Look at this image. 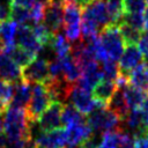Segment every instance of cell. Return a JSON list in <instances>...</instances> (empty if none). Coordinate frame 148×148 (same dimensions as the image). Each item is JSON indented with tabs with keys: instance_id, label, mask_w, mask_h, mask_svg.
<instances>
[{
	"instance_id": "cell-1",
	"label": "cell",
	"mask_w": 148,
	"mask_h": 148,
	"mask_svg": "<svg viewBox=\"0 0 148 148\" xmlns=\"http://www.w3.org/2000/svg\"><path fill=\"white\" fill-rule=\"evenodd\" d=\"M3 116L2 131L8 141L27 140L32 142L31 125L34 121H30L28 119L25 109L9 105Z\"/></svg>"
},
{
	"instance_id": "cell-2",
	"label": "cell",
	"mask_w": 148,
	"mask_h": 148,
	"mask_svg": "<svg viewBox=\"0 0 148 148\" xmlns=\"http://www.w3.org/2000/svg\"><path fill=\"white\" fill-rule=\"evenodd\" d=\"M62 5V28L66 38L69 42H76L81 38V16L82 7L76 3L75 0L60 2Z\"/></svg>"
},
{
	"instance_id": "cell-3",
	"label": "cell",
	"mask_w": 148,
	"mask_h": 148,
	"mask_svg": "<svg viewBox=\"0 0 148 148\" xmlns=\"http://www.w3.org/2000/svg\"><path fill=\"white\" fill-rule=\"evenodd\" d=\"M53 97L45 83H32L31 96L28 105L25 106V113L30 121H36L39 114L52 103Z\"/></svg>"
},
{
	"instance_id": "cell-4",
	"label": "cell",
	"mask_w": 148,
	"mask_h": 148,
	"mask_svg": "<svg viewBox=\"0 0 148 148\" xmlns=\"http://www.w3.org/2000/svg\"><path fill=\"white\" fill-rule=\"evenodd\" d=\"M86 121L94 132L99 133L118 130L121 127V119L108 106L92 110L88 114Z\"/></svg>"
},
{
	"instance_id": "cell-5",
	"label": "cell",
	"mask_w": 148,
	"mask_h": 148,
	"mask_svg": "<svg viewBox=\"0 0 148 148\" xmlns=\"http://www.w3.org/2000/svg\"><path fill=\"white\" fill-rule=\"evenodd\" d=\"M99 40L109 59L116 61L119 60L125 47V42L119 32L118 25L110 23L105 28H103L99 31Z\"/></svg>"
},
{
	"instance_id": "cell-6",
	"label": "cell",
	"mask_w": 148,
	"mask_h": 148,
	"mask_svg": "<svg viewBox=\"0 0 148 148\" xmlns=\"http://www.w3.org/2000/svg\"><path fill=\"white\" fill-rule=\"evenodd\" d=\"M34 148H65L67 147V138L65 128H56L52 131L38 130L32 135Z\"/></svg>"
},
{
	"instance_id": "cell-7",
	"label": "cell",
	"mask_w": 148,
	"mask_h": 148,
	"mask_svg": "<svg viewBox=\"0 0 148 148\" xmlns=\"http://www.w3.org/2000/svg\"><path fill=\"white\" fill-rule=\"evenodd\" d=\"M51 79L49 71V61L42 58H35L30 64L22 67L21 80L27 83H46Z\"/></svg>"
},
{
	"instance_id": "cell-8",
	"label": "cell",
	"mask_w": 148,
	"mask_h": 148,
	"mask_svg": "<svg viewBox=\"0 0 148 148\" xmlns=\"http://www.w3.org/2000/svg\"><path fill=\"white\" fill-rule=\"evenodd\" d=\"M69 104H72L80 113L89 114L96 106V101L89 90H86L77 84H73L68 95Z\"/></svg>"
},
{
	"instance_id": "cell-9",
	"label": "cell",
	"mask_w": 148,
	"mask_h": 148,
	"mask_svg": "<svg viewBox=\"0 0 148 148\" xmlns=\"http://www.w3.org/2000/svg\"><path fill=\"white\" fill-rule=\"evenodd\" d=\"M64 104L52 102L37 118L36 123L40 131H52L61 127V110Z\"/></svg>"
},
{
	"instance_id": "cell-10",
	"label": "cell",
	"mask_w": 148,
	"mask_h": 148,
	"mask_svg": "<svg viewBox=\"0 0 148 148\" xmlns=\"http://www.w3.org/2000/svg\"><path fill=\"white\" fill-rule=\"evenodd\" d=\"M142 53L136 44H126L119 58V71L128 75L132 69L142 62Z\"/></svg>"
},
{
	"instance_id": "cell-11",
	"label": "cell",
	"mask_w": 148,
	"mask_h": 148,
	"mask_svg": "<svg viewBox=\"0 0 148 148\" xmlns=\"http://www.w3.org/2000/svg\"><path fill=\"white\" fill-rule=\"evenodd\" d=\"M62 21H64L62 5L60 3L59 0H53L45 9L43 23L46 25V28L50 30V32L54 35V34L61 31Z\"/></svg>"
},
{
	"instance_id": "cell-12",
	"label": "cell",
	"mask_w": 148,
	"mask_h": 148,
	"mask_svg": "<svg viewBox=\"0 0 148 148\" xmlns=\"http://www.w3.org/2000/svg\"><path fill=\"white\" fill-rule=\"evenodd\" d=\"M15 44L25 50L35 52L36 54L42 49V44L36 38V36L32 31V28L29 24H17Z\"/></svg>"
},
{
	"instance_id": "cell-13",
	"label": "cell",
	"mask_w": 148,
	"mask_h": 148,
	"mask_svg": "<svg viewBox=\"0 0 148 148\" xmlns=\"http://www.w3.org/2000/svg\"><path fill=\"white\" fill-rule=\"evenodd\" d=\"M65 130H66V138H67V147L69 148L80 146L92 133V130L87 124L86 119L72 126L65 127Z\"/></svg>"
},
{
	"instance_id": "cell-14",
	"label": "cell",
	"mask_w": 148,
	"mask_h": 148,
	"mask_svg": "<svg viewBox=\"0 0 148 148\" xmlns=\"http://www.w3.org/2000/svg\"><path fill=\"white\" fill-rule=\"evenodd\" d=\"M0 77L7 82L15 83L21 80V68L0 47Z\"/></svg>"
},
{
	"instance_id": "cell-15",
	"label": "cell",
	"mask_w": 148,
	"mask_h": 148,
	"mask_svg": "<svg viewBox=\"0 0 148 148\" xmlns=\"http://www.w3.org/2000/svg\"><path fill=\"white\" fill-rule=\"evenodd\" d=\"M30 96H31V84L20 80L14 83L13 96H12L9 105L25 109V106L29 103Z\"/></svg>"
},
{
	"instance_id": "cell-16",
	"label": "cell",
	"mask_w": 148,
	"mask_h": 148,
	"mask_svg": "<svg viewBox=\"0 0 148 148\" xmlns=\"http://www.w3.org/2000/svg\"><path fill=\"white\" fill-rule=\"evenodd\" d=\"M0 47L13 59V61L20 68L27 66L28 64H30L37 57V54L35 52H31L29 50H25V49L16 45V44L13 45V46H9V47H3V46L0 45Z\"/></svg>"
},
{
	"instance_id": "cell-17",
	"label": "cell",
	"mask_w": 148,
	"mask_h": 148,
	"mask_svg": "<svg viewBox=\"0 0 148 148\" xmlns=\"http://www.w3.org/2000/svg\"><path fill=\"white\" fill-rule=\"evenodd\" d=\"M58 59L60 60L62 76L66 79V81H68L69 83L74 84L80 79L81 73H82L79 64L72 57V54H68V56H66L64 58H58Z\"/></svg>"
},
{
	"instance_id": "cell-18",
	"label": "cell",
	"mask_w": 148,
	"mask_h": 148,
	"mask_svg": "<svg viewBox=\"0 0 148 148\" xmlns=\"http://www.w3.org/2000/svg\"><path fill=\"white\" fill-rule=\"evenodd\" d=\"M116 89H117V87L112 80L102 79L91 89L92 90V97L96 101L102 102V103L108 105V103H109L110 98L112 97V95L114 94Z\"/></svg>"
},
{
	"instance_id": "cell-19",
	"label": "cell",
	"mask_w": 148,
	"mask_h": 148,
	"mask_svg": "<svg viewBox=\"0 0 148 148\" xmlns=\"http://www.w3.org/2000/svg\"><path fill=\"white\" fill-rule=\"evenodd\" d=\"M121 90L124 92V96H125V99L127 102L130 110L141 108V105H142V103L147 96V91H145L138 87H134L131 83L127 84Z\"/></svg>"
},
{
	"instance_id": "cell-20",
	"label": "cell",
	"mask_w": 148,
	"mask_h": 148,
	"mask_svg": "<svg viewBox=\"0 0 148 148\" xmlns=\"http://www.w3.org/2000/svg\"><path fill=\"white\" fill-rule=\"evenodd\" d=\"M130 83L145 91H148V64L141 62L128 74Z\"/></svg>"
},
{
	"instance_id": "cell-21",
	"label": "cell",
	"mask_w": 148,
	"mask_h": 148,
	"mask_svg": "<svg viewBox=\"0 0 148 148\" xmlns=\"http://www.w3.org/2000/svg\"><path fill=\"white\" fill-rule=\"evenodd\" d=\"M108 108L112 112H114L121 120L127 116L130 108L127 105V102L125 99V96L121 89H116L114 94L112 95V97L108 103Z\"/></svg>"
},
{
	"instance_id": "cell-22",
	"label": "cell",
	"mask_w": 148,
	"mask_h": 148,
	"mask_svg": "<svg viewBox=\"0 0 148 148\" xmlns=\"http://www.w3.org/2000/svg\"><path fill=\"white\" fill-rule=\"evenodd\" d=\"M17 23L13 20H7L1 22L0 25V45L3 47H9L15 45Z\"/></svg>"
},
{
	"instance_id": "cell-23",
	"label": "cell",
	"mask_w": 148,
	"mask_h": 148,
	"mask_svg": "<svg viewBox=\"0 0 148 148\" xmlns=\"http://www.w3.org/2000/svg\"><path fill=\"white\" fill-rule=\"evenodd\" d=\"M49 45H51V47L53 49L57 58H64L71 52V43L67 40L66 36L62 35L60 31L53 35Z\"/></svg>"
},
{
	"instance_id": "cell-24",
	"label": "cell",
	"mask_w": 148,
	"mask_h": 148,
	"mask_svg": "<svg viewBox=\"0 0 148 148\" xmlns=\"http://www.w3.org/2000/svg\"><path fill=\"white\" fill-rule=\"evenodd\" d=\"M84 120L82 113H80L72 104H64L61 110V125L65 127L72 126Z\"/></svg>"
},
{
	"instance_id": "cell-25",
	"label": "cell",
	"mask_w": 148,
	"mask_h": 148,
	"mask_svg": "<svg viewBox=\"0 0 148 148\" xmlns=\"http://www.w3.org/2000/svg\"><path fill=\"white\" fill-rule=\"evenodd\" d=\"M119 32L125 42V44H138V42L141 38V31H139L138 29L132 28L131 25H128L127 23L120 21L119 23H117Z\"/></svg>"
},
{
	"instance_id": "cell-26",
	"label": "cell",
	"mask_w": 148,
	"mask_h": 148,
	"mask_svg": "<svg viewBox=\"0 0 148 148\" xmlns=\"http://www.w3.org/2000/svg\"><path fill=\"white\" fill-rule=\"evenodd\" d=\"M14 83L7 82L0 77V112L5 113L10 104V99L13 96Z\"/></svg>"
},
{
	"instance_id": "cell-27",
	"label": "cell",
	"mask_w": 148,
	"mask_h": 148,
	"mask_svg": "<svg viewBox=\"0 0 148 148\" xmlns=\"http://www.w3.org/2000/svg\"><path fill=\"white\" fill-rule=\"evenodd\" d=\"M105 5L110 17V23L112 24L119 23L124 16V8L121 0H105Z\"/></svg>"
},
{
	"instance_id": "cell-28",
	"label": "cell",
	"mask_w": 148,
	"mask_h": 148,
	"mask_svg": "<svg viewBox=\"0 0 148 148\" xmlns=\"http://www.w3.org/2000/svg\"><path fill=\"white\" fill-rule=\"evenodd\" d=\"M10 20L16 22L17 24H27L28 22H30L29 8L10 3Z\"/></svg>"
},
{
	"instance_id": "cell-29",
	"label": "cell",
	"mask_w": 148,
	"mask_h": 148,
	"mask_svg": "<svg viewBox=\"0 0 148 148\" xmlns=\"http://www.w3.org/2000/svg\"><path fill=\"white\" fill-rule=\"evenodd\" d=\"M31 28H32V31H34L36 38H37L38 42L42 44V46L50 44V42H51V39H52V37H53V34L50 32V30L46 28V25H45L44 23H42V22L36 23V24H34Z\"/></svg>"
},
{
	"instance_id": "cell-30",
	"label": "cell",
	"mask_w": 148,
	"mask_h": 148,
	"mask_svg": "<svg viewBox=\"0 0 148 148\" xmlns=\"http://www.w3.org/2000/svg\"><path fill=\"white\" fill-rule=\"evenodd\" d=\"M101 71H102L103 79H108V80H112V81H114V79L118 76V74L120 72L119 65L117 64L116 60H112V59H108V60L103 61Z\"/></svg>"
},
{
	"instance_id": "cell-31",
	"label": "cell",
	"mask_w": 148,
	"mask_h": 148,
	"mask_svg": "<svg viewBox=\"0 0 148 148\" xmlns=\"http://www.w3.org/2000/svg\"><path fill=\"white\" fill-rule=\"evenodd\" d=\"M124 13L133 14V13H143L147 7L146 0H121Z\"/></svg>"
},
{
	"instance_id": "cell-32",
	"label": "cell",
	"mask_w": 148,
	"mask_h": 148,
	"mask_svg": "<svg viewBox=\"0 0 148 148\" xmlns=\"http://www.w3.org/2000/svg\"><path fill=\"white\" fill-rule=\"evenodd\" d=\"M123 22L127 23L134 29H138L139 31H145L143 30V15L141 13H133V14H126L124 13V16L121 18Z\"/></svg>"
},
{
	"instance_id": "cell-33",
	"label": "cell",
	"mask_w": 148,
	"mask_h": 148,
	"mask_svg": "<svg viewBox=\"0 0 148 148\" xmlns=\"http://www.w3.org/2000/svg\"><path fill=\"white\" fill-rule=\"evenodd\" d=\"M118 148H135L133 135H131L130 132H126V131L123 130L121 136H120V143H119Z\"/></svg>"
},
{
	"instance_id": "cell-34",
	"label": "cell",
	"mask_w": 148,
	"mask_h": 148,
	"mask_svg": "<svg viewBox=\"0 0 148 148\" xmlns=\"http://www.w3.org/2000/svg\"><path fill=\"white\" fill-rule=\"evenodd\" d=\"M135 148H148V131L133 135Z\"/></svg>"
},
{
	"instance_id": "cell-35",
	"label": "cell",
	"mask_w": 148,
	"mask_h": 148,
	"mask_svg": "<svg viewBox=\"0 0 148 148\" xmlns=\"http://www.w3.org/2000/svg\"><path fill=\"white\" fill-rule=\"evenodd\" d=\"M10 20V3L0 2V23Z\"/></svg>"
},
{
	"instance_id": "cell-36",
	"label": "cell",
	"mask_w": 148,
	"mask_h": 148,
	"mask_svg": "<svg viewBox=\"0 0 148 148\" xmlns=\"http://www.w3.org/2000/svg\"><path fill=\"white\" fill-rule=\"evenodd\" d=\"M138 46L146 59H148V34L146 36H141L140 40L138 42Z\"/></svg>"
},
{
	"instance_id": "cell-37",
	"label": "cell",
	"mask_w": 148,
	"mask_h": 148,
	"mask_svg": "<svg viewBox=\"0 0 148 148\" xmlns=\"http://www.w3.org/2000/svg\"><path fill=\"white\" fill-rule=\"evenodd\" d=\"M12 5H17V6H23L27 8H30L31 5L35 2V0H9Z\"/></svg>"
},
{
	"instance_id": "cell-38",
	"label": "cell",
	"mask_w": 148,
	"mask_h": 148,
	"mask_svg": "<svg viewBox=\"0 0 148 148\" xmlns=\"http://www.w3.org/2000/svg\"><path fill=\"white\" fill-rule=\"evenodd\" d=\"M140 109H141V108H140ZM141 120H142L143 127L148 130V110L141 109Z\"/></svg>"
},
{
	"instance_id": "cell-39",
	"label": "cell",
	"mask_w": 148,
	"mask_h": 148,
	"mask_svg": "<svg viewBox=\"0 0 148 148\" xmlns=\"http://www.w3.org/2000/svg\"><path fill=\"white\" fill-rule=\"evenodd\" d=\"M145 15H143V30L148 34V6L145 9Z\"/></svg>"
},
{
	"instance_id": "cell-40",
	"label": "cell",
	"mask_w": 148,
	"mask_h": 148,
	"mask_svg": "<svg viewBox=\"0 0 148 148\" xmlns=\"http://www.w3.org/2000/svg\"><path fill=\"white\" fill-rule=\"evenodd\" d=\"M75 1H76V3H77L79 6H81V7H84L86 5H88V3L92 2L94 0H75Z\"/></svg>"
},
{
	"instance_id": "cell-41",
	"label": "cell",
	"mask_w": 148,
	"mask_h": 148,
	"mask_svg": "<svg viewBox=\"0 0 148 148\" xmlns=\"http://www.w3.org/2000/svg\"><path fill=\"white\" fill-rule=\"evenodd\" d=\"M141 109L148 110V94H147V96H146V98H145V101H143V103L141 105Z\"/></svg>"
},
{
	"instance_id": "cell-42",
	"label": "cell",
	"mask_w": 148,
	"mask_h": 148,
	"mask_svg": "<svg viewBox=\"0 0 148 148\" xmlns=\"http://www.w3.org/2000/svg\"><path fill=\"white\" fill-rule=\"evenodd\" d=\"M146 1H147V3H148V0H146Z\"/></svg>"
},
{
	"instance_id": "cell-43",
	"label": "cell",
	"mask_w": 148,
	"mask_h": 148,
	"mask_svg": "<svg viewBox=\"0 0 148 148\" xmlns=\"http://www.w3.org/2000/svg\"><path fill=\"white\" fill-rule=\"evenodd\" d=\"M31 148H34V147H31Z\"/></svg>"
}]
</instances>
